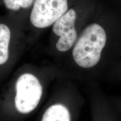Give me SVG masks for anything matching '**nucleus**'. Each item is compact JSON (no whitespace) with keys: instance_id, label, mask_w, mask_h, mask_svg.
<instances>
[{"instance_id":"423d86ee","label":"nucleus","mask_w":121,"mask_h":121,"mask_svg":"<svg viewBox=\"0 0 121 121\" xmlns=\"http://www.w3.org/2000/svg\"><path fill=\"white\" fill-rule=\"evenodd\" d=\"M11 31L6 24L0 22V66L5 64L9 58V46Z\"/></svg>"},{"instance_id":"0eeeda50","label":"nucleus","mask_w":121,"mask_h":121,"mask_svg":"<svg viewBox=\"0 0 121 121\" xmlns=\"http://www.w3.org/2000/svg\"><path fill=\"white\" fill-rule=\"evenodd\" d=\"M35 0H2L6 8L12 11H17L20 8L28 9L34 4Z\"/></svg>"},{"instance_id":"20e7f679","label":"nucleus","mask_w":121,"mask_h":121,"mask_svg":"<svg viewBox=\"0 0 121 121\" xmlns=\"http://www.w3.org/2000/svg\"><path fill=\"white\" fill-rule=\"evenodd\" d=\"M76 19V13L73 9H70L53 25V32L59 37L56 45L59 52H67L74 46L78 40Z\"/></svg>"},{"instance_id":"f257e3e1","label":"nucleus","mask_w":121,"mask_h":121,"mask_svg":"<svg viewBox=\"0 0 121 121\" xmlns=\"http://www.w3.org/2000/svg\"><path fill=\"white\" fill-rule=\"evenodd\" d=\"M107 42V35L103 27L93 23L86 27L72 50L75 62L83 69L94 67L99 63Z\"/></svg>"},{"instance_id":"39448f33","label":"nucleus","mask_w":121,"mask_h":121,"mask_svg":"<svg viewBox=\"0 0 121 121\" xmlns=\"http://www.w3.org/2000/svg\"><path fill=\"white\" fill-rule=\"evenodd\" d=\"M41 121H71V114L66 105L54 104L45 110Z\"/></svg>"},{"instance_id":"f03ea898","label":"nucleus","mask_w":121,"mask_h":121,"mask_svg":"<svg viewBox=\"0 0 121 121\" xmlns=\"http://www.w3.org/2000/svg\"><path fill=\"white\" fill-rule=\"evenodd\" d=\"M15 106L18 112L28 114L35 109L43 95V86L35 75L24 73L15 84Z\"/></svg>"},{"instance_id":"7ed1b4c3","label":"nucleus","mask_w":121,"mask_h":121,"mask_svg":"<svg viewBox=\"0 0 121 121\" xmlns=\"http://www.w3.org/2000/svg\"><path fill=\"white\" fill-rule=\"evenodd\" d=\"M69 9L67 0H35L30 15V20L39 29L52 26Z\"/></svg>"}]
</instances>
